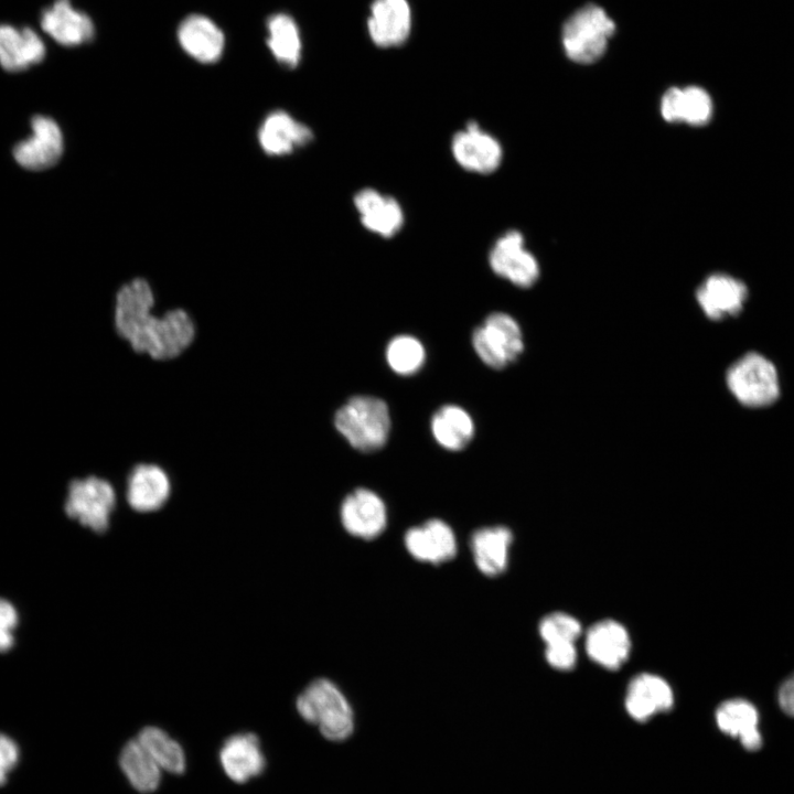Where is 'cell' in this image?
Listing matches in <instances>:
<instances>
[{"label": "cell", "mask_w": 794, "mask_h": 794, "mask_svg": "<svg viewBox=\"0 0 794 794\" xmlns=\"http://www.w3.org/2000/svg\"><path fill=\"white\" fill-rule=\"evenodd\" d=\"M777 704L785 715L794 717V673L780 685Z\"/></svg>", "instance_id": "cell-37"}, {"label": "cell", "mask_w": 794, "mask_h": 794, "mask_svg": "<svg viewBox=\"0 0 794 794\" xmlns=\"http://www.w3.org/2000/svg\"><path fill=\"white\" fill-rule=\"evenodd\" d=\"M268 46L282 65L293 68L301 56V41L297 24L285 13L275 14L267 22Z\"/></svg>", "instance_id": "cell-31"}, {"label": "cell", "mask_w": 794, "mask_h": 794, "mask_svg": "<svg viewBox=\"0 0 794 794\" xmlns=\"http://www.w3.org/2000/svg\"><path fill=\"white\" fill-rule=\"evenodd\" d=\"M17 623L15 608L9 601L0 599V652H6L13 645L12 631Z\"/></svg>", "instance_id": "cell-35"}, {"label": "cell", "mask_w": 794, "mask_h": 794, "mask_svg": "<svg viewBox=\"0 0 794 794\" xmlns=\"http://www.w3.org/2000/svg\"><path fill=\"white\" fill-rule=\"evenodd\" d=\"M423 345L411 335L395 336L387 345L386 360L389 367L399 375H411L423 365Z\"/></svg>", "instance_id": "cell-32"}, {"label": "cell", "mask_w": 794, "mask_h": 794, "mask_svg": "<svg viewBox=\"0 0 794 794\" xmlns=\"http://www.w3.org/2000/svg\"><path fill=\"white\" fill-rule=\"evenodd\" d=\"M367 25L376 45L380 47L401 45L407 40L411 25L407 0H375Z\"/></svg>", "instance_id": "cell-24"}, {"label": "cell", "mask_w": 794, "mask_h": 794, "mask_svg": "<svg viewBox=\"0 0 794 794\" xmlns=\"http://www.w3.org/2000/svg\"><path fill=\"white\" fill-rule=\"evenodd\" d=\"M726 384L733 397L749 408L771 406L780 397L776 367L757 352H748L730 365Z\"/></svg>", "instance_id": "cell-3"}, {"label": "cell", "mask_w": 794, "mask_h": 794, "mask_svg": "<svg viewBox=\"0 0 794 794\" xmlns=\"http://www.w3.org/2000/svg\"><path fill=\"white\" fill-rule=\"evenodd\" d=\"M154 293L143 278L124 283L116 293L114 326L117 335L132 347L153 318Z\"/></svg>", "instance_id": "cell-10"}, {"label": "cell", "mask_w": 794, "mask_h": 794, "mask_svg": "<svg viewBox=\"0 0 794 794\" xmlns=\"http://www.w3.org/2000/svg\"><path fill=\"white\" fill-rule=\"evenodd\" d=\"M487 261L496 276L519 288L532 287L540 275L537 258L526 248L525 238L517 229H508L495 239Z\"/></svg>", "instance_id": "cell-9"}, {"label": "cell", "mask_w": 794, "mask_h": 794, "mask_svg": "<svg viewBox=\"0 0 794 794\" xmlns=\"http://www.w3.org/2000/svg\"><path fill=\"white\" fill-rule=\"evenodd\" d=\"M405 546L415 559L434 565L446 562L457 554L452 528L437 518L409 528L405 534Z\"/></svg>", "instance_id": "cell-20"}, {"label": "cell", "mask_w": 794, "mask_h": 794, "mask_svg": "<svg viewBox=\"0 0 794 794\" xmlns=\"http://www.w3.org/2000/svg\"><path fill=\"white\" fill-rule=\"evenodd\" d=\"M314 138L312 129L285 110L266 116L259 130L258 141L265 153L283 157L307 147Z\"/></svg>", "instance_id": "cell-18"}, {"label": "cell", "mask_w": 794, "mask_h": 794, "mask_svg": "<svg viewBox=\"0 0 794 794\" xmlns=\"http://www.w3.org/2000/svg\"><path fill=\"white\" fill-rule=\"evenodd\" d=\"M513 540V532L503 525L474 530L470 546L478 569L487 577H496L505 572Z\"/></svg>", "instance_id": "cell-25"}, {"label": "cell", "mask_w": 794, "mask_h": 794, "mask_svg": "<svg viewBox=\"0 0 794 794\" xmlns=\"http://www.w3.org/2000/svg\"><path fill=\"white\" fill-rule=\"evenodd\" d=\"M219 762L225 774L236 783H245L262 773L266 759L258 737L240 732L226 739L219 750Z\"/></svg>", "instance_id": "cell-23"}, {"label": "cell", "mask_w": 794, "mask_h": 794, "mask_svg": "<svg viewBox=\"0 0 794 794\" xmlns=\"http://www.w3.org/2000/svg\"><path fill=\"white\" fill-rule=\"evenodd\" d=\"M450 152L462 170L478 175L494 173L504 158L500 140L474 120L468 121L452 135Z\"/></svg>", "instance_id": "cell-8"}, {"label": "cell", "mask_w": 794, "mask_h": 794, "mask_svg": "<svg viewBox=\"0 0 794 794\" xmlns=\"http://www.w3.org/2000/svg\"><path fill=\"white\" fill-rule=\"evenodd\" d=\"M715 719L719 730L737 738L744 749L755 751L762 747L759 712L750 701L742 698L725 700L717 707Z\"/></svg>", "instance_id": "cell-26"}, {"label": "cell", "mask_w": 794, "mask_h": 794, "mask_svg": "<svg viewBox=\"0 0 794 794\" xmlns=\"http://www.w3.org/2000/svg\"><path fill=\"white\" fill-rule=\"evenodd\" d=\"M353 206L362 226L380 238H393L405 226L406 214L400 202L378 189L365 186L356 191Z\"/></svg>", "instance_id": "cell-12"}, {"label": "cell", "mask_w": 794, "mask_h": 794, "mask_svg": "<svg viewBox=\"0 0 794 794\" xmlns=\"http://www.w3.org/2000/svg\"><path fill=\"white\" fill-rule=\"evenodd\" d=\"M334 425L353 448L362 452L376 451L388 439V406L377 397L354 396L336 411Z\"/></svg>", "instance_id": "cell-2"}, {"label": "cell", "mask_w": 794, "mask_h": 794, "mask_svg": "<svg viewBox=\"0 0 794 794\" xmlns=\"http://www.w3.org/2000/svg\"><path fill=\"white\" fill-rule=\"evenodd\" d=\"M544 658L554 670L570 672L578 663L576 643L545 644Z\"/></svg>", "instance_id": "cell-34"}, {"label": "cell", "mask_w": 794, "mask_h": 794, "mask_svg": "<svg viewBox=\"0 0 794 794\" xmlns=\"http://www.w3.org/2000/svg\"><path fill=\"white\" fill-rule=\"evenodd\" d=\"M119 766L130 785L140 793L158 788L161 769L137 738L126 742L119 754Z\"/></svg>", "instance_id": "cell-29"}, {"label": "cell", "mask_w": 794, "mask_h": 794, "mask_svg": "<svg viewBox=\"0 0 794 794\" xmlns=\"http://www.w3.org/2000/svg\"><path fill=\"white\" fill-rule=\"evenodd\" d=\"M539 639L545 644L576 643L583 634L578 618L565 611H551L540 618L537 625Z\"/></svg>", "instance_id": "cell-33"}, {"label": "cell", "mask_w": 794, "mask_h": 794, "mask_svg": "<svg viewBox=\"0 0 794 794\" xmlns=\"http://www.w3.org/2000/svg\"><path fill=\"white\" fill-rule=\"evenodd\" d=\"M674 705V689L659 674L641 672L626 685L624 708L636 722H646L657 715L666 713Z\"/></svg>", "instance_id": "cell-13"}, {"label": "cell", "mask_w": 794, "mask_h": 794, "mask_svg": "<svg viewBox=\"0 0 794 794\" xmlns=\"http://www.w3.org/2000/svg\"><path fill=\"white\" fill-rule=\"evenodd\" d=\"M196 326L190 313L181 308L153 315L138 342L131 347L155 361H170L184 353L194 342Z\"/></svg>", "instance_id": "cell-6"}, {"label": "cell", "mask_w": 794, "mask_h": 794, "mask_svg": "<svg viewBox=\"0 0 794 794\" xmlns=\"http://www.w3.org/2000/svg\"><path fill=\"white\" fill-rule=\"evenodd\" d=\"M136 738L161 770L173 774L184 772L186 762L183 748L163 729L148 726Z\"/></svg>", "instance_id": "cell-30"}, {"label": "cell", "mask_w": 794, "mask_h": 794, "mask_svg": "<svg viewBox=\"0 0 794 794\" xmlns=\"http://www.w3.org/2000/svg\"><path fill=\"white\" fill-rule=\"evenodd\" d=\"M749 291L743 281L722 272L708 276L697 288L696 299L704 314L719 321L738 315L747 300Z\"/></svg>", "instance_id": "cell-15"}, {"label": "cell", "mask_w": 794, "mask_h": 794, "mask_svg": "<svg viewBox=\"0 0 794 794\" xmlns=\"http://www.w3.org/2000/svg\"><path fill=\"white\" fill-rule=\"evenodd\" d=\"M472 345L484 364L502 369L523 353V333L512 315L493 312L473 331Z\"/></svg>", "instance_id": "cell-7"}, {"label": "cell", "mask_w": 794, "mask_h": 794, "mask_svg": "<svg viewBox=\"0 0 794 794\" xmlns=\"http://www.w3.org/2000/svg\"><path fill=\"white\" fill-rule=\"evenodd\" d=\"M116 504L114 485L105 478L87 475L69 482L64 511L83 526L104 533L110 525Z\"/></svg>", "instance_id": "cell-5"}, {"label": "cell", "mask_w": 794, "mask_h": 794, "mask_svg": "<svg viewBox=\"0 0 794 794\" xmlns=\"http://www.w3.org/2000/svg\"><path fill=\"white\" fill-rule=\"evenodd\" d=\"M40 25L56 43L76 46L89 42L95 29L90 18L77 10L71 0H55L40 17Z\"/></svg>", "instance_id": "cell-19"}, {"label": "cell", "mask_w": 794, "mask_h": 794, "mask_svg": "<svg viewBox=\"0 0 794 794\" xmlns=\"http://www.w3.org/2000/svg\"><path fill=\"white\" fill-rule=\"evenodd\" d=\"M662 118L670 124L704 126L713 115V101L699 86L670 87L661 98Z\"/></svg>", "instance_id": "cell-22"}, {"label": "cell", "mask_w": 794, "mask_h": 794, "mask_svg": "<svg viewBox=\"0 0 794 794\" xmlns=\"http://www.w3.org/2000/svg\"><path fill=\"white\" fill-rule=\"evenodd\" d=\"M31 126L32 135L13 149L15 161L31 171L54 167L64 150L63 135L58 125L49 117L35 116Z\"/></svg>", "instance_id": "cell-14"}, {"label": "cell", "mask_w": 794, "mask_h": 794, "mask_svg": "<svg viewBox=\"0 0 794 794\" xmlns=\"http://www.w3.org/2000/svg\"><path fill=\"white\" fill-rule=\"evenodd\" d=\"M178 37L183 50L201 63H214L222 56L224 34L207 17H186L179 26Z\"/></svg>", "instance_id": "cell-27"}, {"label": "cell", "mask_w": 794, "mask_h": 794, "mask_svg": "<svg viewBox=\"0 0 794 794\" xmlns=\"http://www.w3.org/2000/svg\"><path fill=\"white\" fill-rule=\"evenodd\" d=\"M431 431L441 447L447 450L459 451L472 440L474 425L472 418L463 408L455 405H446L433 414Z\"/></svg>", "instance_id": "cell-28"}, {"label": "cell", "mask_w": 794, "mask_h": 794, "mask_svg": "<svg viewBox=\"0 0 794 794\" xmlns=\"http://www.w3.org/2000/svg\"><path fill=\"white\" fill-rule=\"evenodd\" d=\"M340 516L343 527L352 536L373 539L387 525L384 501L368 489H356L342 502Z\"/></svg>", "instance_id": "cell-16"}, {"label": "cell", "mask_w": 794, "mask_h": 794, "mask_svg": "<svg viewBox=\"0 0 794 794\" xmlns=\"http://www.w3.org/2000/svg\"><path fill=\"white\" fill-rule=\"evenodd\" d=\"M18 759L19 748L14 740L0 733V785L7 781V776L15 766Z\"/></svg>", "instance_id": "cell-36"}, {"label": "cell", "mask_w": 794, "mask_h": 794, "mask_svg": "<svg viewBox=\"0 0 794 794\" xmlns=\"http://www.w3.org/2000/svg\"><path fill=\"white\" fill-rule=\"evenodd\" d=\"M46 47L40 34L29 26L0 24V66L8 72H22L41 63Z\"/></svg>", "instance_id": "cell-21"}, {"label": "cell", "mask_w": 794, "mask_h": 794, "mask_svg": "<svg viewBox=\"0 0 794 794\" xmlns=\"http://www.w3.org/2000/svg\"><path fill=\"white\" fill-rule=\"evenodd\" d=\"M296 708L303 720L319 727L323 737L331 741H343L354 730L353 709L330 679L311 682L297 697Z\"/></svg>", "instance_id": "cell-1"}, {"label": "cell", "mask_w": 794, "mask_h": 794, "mask_svg": "<svg viewBox=\"0 0 794 794\" xmlns=\"http://www.w3.org/2000/svg\"><path fill=\"white\" fill-rule=\"evenodd\" d=\"M614 32L615 24L604 10L596 4H587L564 24L562 45L571 61L590 64L604 54Z\"/></svg>", "instance_id": "cell-4"}, {"label": "cell", "mask_w": 794, "mask_h": 794, "mask_svg": "<svg viewBox=\"0 0 794 794\" xmlns=\"http://www.w3.org/2000/svg\"><path fill=\"white\" fill-rule=\"evenodd\" d=\"M172 484L168 472L154 463H138L127 475L126 501L136 512L149 513L165 505Z\"/></svg>", "instance_id": "cell-17"}, {"label": "cell", "mask_w": 794, "mask_h": 794, "mask_svg": "<svg viewBox=\"0 0 794 794\" xmlns=\"http://www.w3.org/2000/svg\"><path fill=\"white\" fill-rule=\"evenodd\" d=\"M584 652L589 659L605 670H619L632 653V637L620 621L605 618L583 631Z\"/></svg>", "instance_id": "cell-11"}]
</instances>
